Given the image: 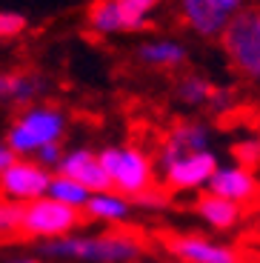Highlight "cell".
<instances>
[{"label":"cell","instance_id":"cell-5","mask_svg":"<svg viewBox=\"0 0 260 263\" xmlns=\"http://www.w3.org/2000/svg\"><path fill=\"white\" fill-rule=\"evenodd\" d=\"M83 212H75L69 206L58 203L52 197H40L32 203L20 206V229L17 235H26L38 243L58 240V237L75 235L83 226Z\"/></svg>","mask_w":260,"mask_h":263},{"label":"cell","instance_id":"cell-10","mask_svg":"<svg viewBox=\"0 0 260 263\" xmlns=\"http://www.w3.org/2000/svg\"><path fill=\"white\" fill-rule=\"evenodd\" d=\"M212 149V129L203 120H177L160 138V152H157V163L183 158V155H195V152H209Z\"/></svg>","mask_w":260,"mask_h":263},{"label":"cell","instance_id":"cell-15","mask_svg":"<svg viewBox=\"0 0 260 263\" xmlns=\"http://www.w3.org/2000/svg\"><path fill=\"white\" fill-rule=\"evenodd\" d=\"M46 95V80L34 72H23V69H14V72H0V100L12 106H26L38 103Z\"/></svg>","mask_w":260,"mask_h":263},{"label":"cell","instance_id":"cell-27","mask_svg":"<svg viewBox=\"0 0 260 263\" xmlns=\"http://www.w3.org/2000/svg\"><path fill=\"white\" fill-rule=\"evenodd\" d=\"M0 263H43L38 255H9V257H3Z\"/></svg>","mask_w":260,"mask_h":263},{"label":"cell","instance_id":"cell-26","mask_svg":"<svg viewBox=\"0 0 260 263\" xmlns=\"http://www.w3.org/2000/svg\"><path fill=\"white\" fill-rule=\"evenodd\" d=\"M132 203H137L140 209H163L166 206V195H163L160 189H152V192H146V195H140L137 200H132Z\"/></svg>","mask_w":260,"mask_h":263},{"label":"cell","instance_id":"cell-28","mask_svg":"<svg viewBox=\"0 0 260 263\" xmlns=\"http://www.w3.org/2000/svg\"><path fill=\"white\" fill-rule=\"evenodd\" d=\"M12 160H14V155H12V152H9V146L3 143V138H0V172L6 169V166L12 163Z\"/></svg>","mask_w":260,"mask_h":263},{"label":"cell","instance_id":"cell-16","mask_svg":"<svg viewBox=\"0 0 260 263\" xmlns=\"http://www.w3.org/2000/svg\"><path fill=\"white\" fill-rule=\"evenodd\" d=\"M195 212L206 226L217 232H229L243 220V209L237 203H229L217 195H209V192H200V197L195 200Z\"/></svg>","mask_w":260,"mask_h":263},{"label":"cell","instance_id":"cell-19","mask_svg":"<svg viewBox=\"0 0 260 263\" xmlns=\"http://www.w3.org/2000/svg\"><path fill=\"white\" fill-rule=\"evenodd\" d=\"M46 197H52V200H58V203L69 206V209H75V212H83L86 203H89V197H91V192L86 189V186H80L78 180H72V178L52 175V183H49Z\"/></svg>","mask_w":260,"mask_h":263},{"label":"cell","instance_id":"cell-29","mask_svg":"<svg viewBox=\"0 0 260 263\" xmlns=\"http://www.w3.org/2000/svg\"><path fill=\"white\" fill-rule=\"evenodd\" d=\"M257 23H260V9H257Z\"/></svg>","mask_w":260,"mask_h":263},{"label":"cell","instance_id":"cell-25","mask_svg":"<svg viewBox=\"0 0 260 263\" xmlns=\"http://www.w3.org/2000/svg\"><path fill=\"white\" fill-rule=\"evenodd\" d=\"M63 152H66L63 143H60V146H46V149H40L32 160H34V163H40L46 172H52V175H54L58 166H60V160H63Z\"/></svg>","mask_w":260,"mask_h":263},{"label":"cell","instance_id":"cell-23","mask_svg":"<svg viewBox=\"0 0 260 263\" xmlns=\"http://www.w3.org/2000/svg\"><path fill=\"white\" fill-rule=\"evenodd\" d=\"M234 103H237V95H234V89H223V86H215V92H212V98H209L206 109L215 115H229L234 109Z\"/></svg>","mask_w":260,"mask_h":263},{"label":"cell","instance_id":"cell-3","mask_svg":"<svg viewBox=\"0 0 260 263\" xmlns=\"http://www.w3.org/2000/svg\"><path fill=\"white\" fill-rule=\"evenodd\" d=\"M98 160L106 172L109 189L120 192L129 200H137L157 183L155 158L137 143H109L98 152Z\"/></svg>","mask_w":260,"mask_h":263},{"label":"cell","instance_id":"cell-12","mask_svg":"<svg viewBox=\"0 0 260 263\" xmlns=\"http://www.w3.org/2000/svg\"><path fill=\"white\" fill-rule=\"evenodd\" d=\"M54 175H63V178L78 180L80 186H86L89 192H106L109 189V180H106V172L98 160V152L78 146V149H66L63 160H60L58 172Z\"/></svg>","mask_w":260,"mask_h":263},{"label":"cell","instance_id":"cell-1","mask_svg":"<svg viewBox=\"0 0 260 263\" xmlns=\"http://www.w3.org/2000/svg\"><path fill=\"white\" fill-rule=\"evenodd\" d=\"M146 255V240L132 229H100L75 232L38 243L40 260H78V263H137Z\"/></svg>","mask_w":260,"mask_h":263},{"label":"cell","instance_id":"cell-4","mask_svg":"<svg viewBox=\"0 0 260 263\" xmlns=\"http://www.w3.org/2000/svg\"><path fill=\"white\" fill-rule=\"evenodd\" d=\"M220 46L226 52L229 63L237 69L246 80L260 83V23H257V9H243L229 20L223 29Z\"/></svg>","mask_w":260,"mask_h":263},{"label":"cell","instance_id":"cell-20","mask_svg":"<svg viewBox=\"0 0 260 263\" xmlns=\"http://www.w3.org/2000/svg\"><path fill=\"white\" fill-rule=\"evenodd\" d=\"M160 3L163 0H117V6L123 12L129 32H140V29L149 26L152 14L160 9Z\"/></svg>","mask_w":260,"mask_h":263},{"label":"cell","instance_id":"cell-9","mask_svg":"<svg viewBox=\"0 0 260 263\" xmlns=\"http://www.w3.org/2000/svg\"><path fill=\"white\" fill-rule=\"evenodd\" d=\"M163 246L175 260L180 263H243L240 252L229 243H220L215 237L183 232V235H166Z\"/></svg>","mask_w":260,"mask_h":263},{"label":"cell","instance_id":"cell-13","mask_svg":"<svg viewBox=\"0 0 260 263\" xmlns=\"http://www.w3.org/2000/svg\"><path fill=\"white\" fill-rule=\"evenodd\" d=\"M132 206L135 203H132L129 197H123L115 189L91 192L89 203L83 209V217L100 223L103 229H126V223H129V217H132Z\"/></svg>","mask_w":260,"mask_h":263},{"label":"cell","instance_id":"cell-24","mask_svg":"<svg viewBox=\"0 0 260 263\" xmlns=\"http://www.w3.org/2000/svg\"><path fill=\"white\" fill-rule=\"evenodd\" d=\"M20 229V206H12L0 197V237H12Z\"/></svg>","mask_w":260,"mask_h":263},{"label":"cell","instance_id":"cell-11","mask_svg":"<svg viewBox=\"0 0 260 263\" xmlns=\"http://www.w3.org/2000/svg\"><path fill=\"white\" fill-rule=\"evenodd\" d=\"M206 192L223 197L229 203H237L243 209L246 203L257 200L260 183H257V178H254V172L243 169V166H237V163H220L215 169V175H212V180H209Z\"/></svg>","mask_w":260,"mask_h":263},{"label":"cell","instance_id":"cell-2","mask_svg":"<svg viewBox=\"0 0 260 263\" xmlns=\"http://www.w3.org/2000/svg\"><path fill=\"white\" fill-rule=\"evenodd\" d=\"M69 129V118L54 103H32L12 118L3 143L14 158H34L46 146H60Z\"/></svg>","mask_w":260,"mask_h":263},{"label":"cell","instance_id":"cell-14","mask_svg":"<svg viewBox=\"0 0 260 263\" xmlns=\"http://www.w3.org/2000/svg\"><path fill=\"white\" fill-rule=\"evenodd\" d=\"M137 60L149 69H160V72H175L180 66H186L189 60V49L183 40L160 34V37H149L137 46Z\"/></svg>","mask_w":260,"mask_h":263},{"label":"cell","instance_id":"cell-22","mask_svg":"<svg viewBox=\"0 0 260 263\" xmlns=\"http://www.w3.org/2000/svg\"><path fill=\"white\" fill-rule=\"evenodd\" d=\"M29 20L20 12H0V40H14L26 32Z\"/></svg>","mask_w":260,"mask_h":263},{"label":"cell","instance_id":"cell-6","mask_svg":"<svg viewBox=\"0 0 260 263\" xmlns=\"http://www.w3.org/2000/svg\"><path fill=\"white\" fill-rule=\"evenodd\" d=\"M180 23L197 37L217 40L229 20L246 9V0H175Z\"/></svg>","mask_w":260,"mask_h":263},{"label":"cell","instance_id":"cell-8","mask_svg":"<svg viewBox=\"0 0 260 263\" xmlns=\"http://www.w3.org/2000/svg\"><path fill=\"white\" fill-rule=\"evenodd\" d=\"M217 166H220V160L209 149V152H195V155H183V158L157 163V169H160L163 186L169 192H200L209 186Z\"/></svg>","mask_w":260,"mask_h":263},{"label":"cell","instance_id":"cell-18","mask_svg":"<svg viewBox=\"0 0 260 263\" xmlns=\"http://www.w3.org/2000/svg\"><path fill=\"white\" fill-rule=\"evenodd\" d=\"M212 92H215L212 80L203 78V74H197V72L180 74L177 83H175V100L183 103V106H189V109H206Z\"/></svg>","mask_w":260,"mask_h":263},{"label":"cell","instance_id":"cell-7","mask_svg":"<svg viewBox=\"0 0 260 263\" xmlns=\"http://www.w3.org/2000/svg\"><path fill=\"white\" fill-rule=\"evenodd\" d=\"M49 183H52V172H46L32 158H14L0 172V197L12 206H26L46 197Z\"/></svg>","mask_w":260,"mask_h":263},{"label":"cell","instance_id":"cell-21","mask_svg":"<svg viewBox=\"0 0 260 263\" xmlns=\"http://www.w3.org/2000/svg\"><path fill=\"white\" fill-rule=\"evenodd\" d=\"M232 155H234V163L237 166L254 172L260 166V135H246V138L234 140Z\"/></svg>","mask_w":260,"mask_h":263},{"label":"cell","instance_id":"cell-17","mask_svg":"<svg viewBox=\"0 0 260 263\" xmlns=\"http://www.w3.org/2000/svg\"><path fill=\"white\" fill-rule=\"evenodd\" d=\"M86 26L98 37H112V34L129 32L117 0H91L89 9H86Z\"/></svg>","mask_w":260,"mask_h":263}]
</instances>
